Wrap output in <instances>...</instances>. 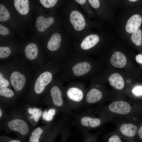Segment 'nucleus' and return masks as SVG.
I'll return each mask as SVG.
<instances>
[{
  "label": "nucleus",
  "instance_id": "1",
  "mask_svg": "<svg viewBox=\"0 0 142 142\" xmlns=\"http://www.w3.org/2000/svg\"><path fill=\"white\" fill-rule=\"evenodd\" d=\"M60 63L48 62L37 68L25 97L27 103H38L47 92L60 70Z\"/></svg>",
  "mask_w": 142,
  "mask_h": 142
},
{
  "label": "nucleus",
  "instance_id": "2",
  "mask_svg": "<svg viewBox=\"0 0 142 142\" xmlns=\"http://www.w3.org/2000/svg\"><path fill=\"white\" fill-rule=\"evenodd\" d=\"M1 63L8 72L12 87L19 97L29 88L37 68L26 60L16 58Z\"/></svg>",
  "mask_w": 142,
  "mask_h": 142
},
{
  "label": "nucleus",
  "instance_id": "3",
  "mask_svg": "<svg viewBox=\"0 0 142 142\" xmlns=\"http://www.w3.org/2000/svg\"><path fill=\"white\" fill-rule=\"evenodd\" d=\"M74 58L60 62L61 68L58 74L64 82L86 80L93 71V64L86 58Z\"/></svg>",
  "mask_w": 142,
  "mask_h": 142
},
{
  "label": "nucleus",
  "instance_id": "4",
  "mask_svg": "<svg viewBox=\"0 0 142 142\" xmlns=\"http://www.w3.org/2000/svg\"><path fill=\"white\" fill-rule=\"evenodd\" d=\"M25 114L14 112L8 115L2 123L1 127L7 133H14L25 141L26 137L31 131V128Z\"/></svg>",
  "mask_w": 142,
  "mask_h": 142
},
{
  "label": "nucleus",
  "instance_id": "5",
  "mask_svg": "<svg viewBox=\"0 0 142 142\" xmlns=\"http://www.w3.org/2000/svg\"><path fill=\"white\" fill-rule=\"evenodd\" d=\"M63 81L58 74L44 95L42 102L45 104H52L57 107L62 106L64 103Z\"/></svg>",
  "mask_w": 142,
  "mask_h": 142
},
{
  "label": "nucleus",
  "instance_id": "6",
  "mask_svg": "<svg viewBox=\"0 0 142 142\" xmlns=\"http://www.w3.org/2000/svg\"><path fill=\"white\" fill-rule=\"evenodd\" d=\"M85 84L83 82H71L64 87L63 93L68 100L75 103L82 102L86 90Z\"/></svg>",
  "mask_w": 142,
  "mask_h": 142
},
{
  "label": "nucleus",
  "instance_id": "7",
  "mask_svg": "<svg viewBox=\"0 0 142 142\" xmlns=\"http://www.w3.org/2000/svg\"><path fill=\"white\" fill-rule=\"evenodd\" d=\"M138 126L132 122H124L118 126L116 132L125 142H137Z\"/></svg>",
  "mask_w": 142,
  "mask_h": 142
},
{
  "label": "nucleus",
  "instance_id": "8",
  "mask_svg": "<svg viewBox=\"0 0 142 142\" xmlns=\"http://www.w3.org/2000/svg\"><path fill=\"white\" fill-rule=\"evenodd\" d=\"M24 52L26 58V60L37 68L47 63L38 57L39 50L37 45L35 44L31 43L27 45L24 48Z\"/></svg>",
  "mask_w": 142,
  "mask_h": 142
},
{
  "label": "nucleus",
  "instance_id": "9",
  "mask_svg": "<svg viewBox=\"0 0 142 142\" xmlns=\"http://www.w3.org/2000/svg\"><path fill=\"white\" fill-rule=\"evenodd\" d=\"M109 112L112 114L121 116L130 115L134 109L128 102L122 100L115 101L111 103L108 106Z\"/></svg>",
  "mask_w": 142,
  "mask_h": 142
},
{
  "label": "nucleus",
  "instance_id": "10",
  "mask_svg": "<svg viewBox=\"0 0 142 142\" xmlns=\"http://www.w3.org/2000/svg\"><path fill=\"white\" fill-rule=\"evenodd\" d=\"M24 112L28 121L33 126L37 124L42 113L40 108L27 103L24 106Z\"/></svg>",
  "mask_w": 142,
  "mask_h": 142
},
{
  "label": "nucleus",
  "instance_id": "11",
  "mask_svg": "<svg viewBox=\"0 0 142 142\" xmlns=\"http://www.w3.org/2000/svg\"><path fill=\"white\" fill-rule=\"evenodd\" d=\"M50 128V126L48 124L36 128L28 135L27 142H41L49 133Z\"/></svg>",
  "mask_w": 142,
  "mask_h": 142
},
{
  "label": "nucleus",
  "instance_id": "12",
  "mask_svg": "<svg viewBox=\"0 0 142 142\" xmlns=\"http://www.w3.org/2000/svg\"><path fill=\"white\" fill-rule=\"evenodd\" d=\"M18 98L14 91L11 89L0 85V103L4 105L9 104Z\"/></svg>",
  "mask_w": 142,
  "mask_h": 142
},
{
  "label": "nucleus",
  "instance_id": "13",
  "mask_svg": "<svg viewBox=\"0 0 142 142\" xmlns=\"http://www.w3.org/2000/svg\"><path fill=\"white\" fill-rule=\"evenodd\" d=\"M95 86V87L92 86L86 92L85 100L87 103L92 104L98 102L103 98V94L98 88L99 84H96Z\"/></svg>",
  "mask_w": 142,
  "mask_h": 142
},
{
  "label": "nucleus",
  "instance_id": "14",
  "mask_svg": "<svg viewBox=\"0 0 142 142\" xmlns=\"http://www.w3.org/2000/svg\"><path fill=\"white\" fill-rule=\"evenodd\" d=\"M70 18L71 23L76 30L81 31L84 28L86 24L85 19L78 11H72L70 14Z\"/></svg>",
  "mask_w": 142,
  "mask_h": 142
},
{
  "label": "nucleus",
  "instance_id": "15",
  "mask_svg": "<svg viewBox=\"0 0 142 142\" xmlns=\"http://www.w3.org/2000/svg\"><path fill=\"white\" fill-rule=\"evenodd\" d=\"M142 19L141 16L138 14L132 16L128 20L125 30L129 33H133L139 29L141 26Z\"/></svg>",
  "mask_w": 142,
  "mask_h": 142
},
{
  "label": "nucleus",
  "instance_id": "16",
  "mask_svg": "<svg viewBox=\"0 0 142 142\" xmlns=\"http://www.w3.org/2000/svg\"><path fill=\"white\" fill-rule=\"evenodd\" d=\"M110 62L115 67L121 68L124 67L126 64L127 60L125 55L118 51L115 52L111 56Z\"/></svg>",
  "mask_w": 142,
  "mask_h": 142
},
{
  "label": "nucleus",
  "instance_id": "17",
  "mask_svg": "<svg viewBox=\"0 0 142 142\" xmlns=\"http://www.w3.org/2000/svg\"><path fill=\"white\" fill-rule=\"evenodd\" d=\"M99 40V36L95 34H91L86 37L82 42L80 47L84 50H88L95 46Z\"/></svg>",
  "mask_w": 142,
  "mask_h": 142
},
{
  "label": "nucleus",
  "instance_id": "18",
  "mask_svg": "<svg viewBox=\"0 0 142 142\" xmlns=\"http://www.w3.org/2000/svg\"><path fill=\"white\" fill-rule=\"evenodd\" d=\"M61 42L60 35L58 33H55L53 34L47 43V49L50 52H56L60 48Z\"/></svg>",
  "mask_w": 142,
  "mask_h": 142
},
{
  "label": "nucleus",
  "instance_id": "19",
  "mask_svg": "<svg viewBox=\"0 0 142 142\" xmlns=\"http://www.w3.org/2000/svg\"><path fill=\"white\" fill-rule=\"evenodd\" d=\"M54 22L52 17L45 18L42 16L38 17L36 20V27L38 31L43 32L51 25Z\"/></svg>",
  "mask_w": 142,
  "mask_h": 142
},
{
  "label": "nucleus",
  "instance_id": "20",
  "mask_svg": "<svg viewBox=\"0 0 142 142\" xmlns=\"http://www.w3.org/2000/svg\"><path fill=\"white\" fill-rule=\"evenodd\" d=\"M111 86L118 90L122 89L124 87V82L121 75L118 73H114L108 78Z\"/></svg>",
  "mask_w": 142,
  "mask_h": 142
},
{
  "label": "nucleus",
  "instance_id": "21",
  "mask_svg": "<svg viewBox=\"0 0 142 142\" xmlns=\"http://www.w3.org/2000/svg\"><path fill=\"white\" fill-rule=\"evenodd\" d=\"M0 85L12 88L9 74L1 63L0 64Z\"/></svg>",
  "mask_w": 142,
  "mask_h": 142
},
{
  "label": "nucleus",
  "instance_id": "22",
  "mask_svg": "<svg viewBox=\"0 0 142 142\" xmlns=\"http://www.w3.org/2000/svg\"><path fill=\"white\" fill-rule=\"evenodd\" d=\"M14 5L17 11L20 14L26 15L29 11V1L28 0H14Z\"/></svg>",
  "mask_w": 142,
  "mask_h": 142
},
{
  "label": "nucleus",
  "instance_id": "23",
  "mask_svg": "<svg viewBox=\"0 0 142 142\" xmlns=\"http://www.w3.org/2000/svg\"><path fill=\"white\" fill-rule=\"evenodd\" d=\"M81 123L83 126L95 128L100 125L101 120L98 118L85 116L81 119Z\"/></svg>",
  "mask_w": 142,
  "mask_h": 142
},
{
  "label": "nucleus",
  "instance_id": "24",
  "mask_svg": "<svg viewBox=\"0 0 142 142\" xmlns=\"http://www.w3.org/2000/svg\"><path fill=\"white\" fill-rule=\"evenodd\" d=\"M132 41L136 45L140 46L142 44V33L139 29L132 33L131 36Z\"/></svg>",
  "mask_w": 142,
  "mask_h": 142
},
{
  "label": "nucleus",
  "instance_id": "25",
  "mask_svg": "<svg viewBox=\"0 0 142 142\" xmlns=\"http://www.w3.org/2000/svg\"><path fill=\"white\" fill-rule=\"evenodd\" d=\"M10 14L5 6L1 4H0V21H4L7 20L9 18Z\"/></svg>",
  "mask_w": 142,
  "mask_h": 142
},
{
  "label": "nucleus",
  "instance_id": "26",
  "mask_svg": "<svg viewBox=\"0 0 142 142\" xmlns=\"http://www.w3.org/2000/svg\"><path fill=\"white\" fill-rule=\"evenodd\" d=\"M123 140L115 131L109 134L107 138L106 142H124Z\"/></svg>",
  "mask_w": 142,
  "mask_h": 142
},
{
  "label": "nucleus",
  "instance_id": "27",
  "mask_svg": "<svg viewBox=\"0 0 142 142\" xmlns=\"http://www.w3.org/2000/svg\"><path fill=\"white\" fill-rule=\"evenodd\" d=\"M11 50L8 47H0V58L6 59L8 58L11 53Z\"/></svg>",
  "mask_w": 142,
  "mask_h": 142
},
{
  "label": "nucleus",
  "instance_id": "28",
  "mask_svg": "<svg viewBox=\"0 0 142 142\" xmlns=\"http://www.w3.org/2000/svg\"><path fill=\"white\" fill-rule=\"evenodd\" d=\"M25 141L20 138L14 139L5 135H1L0 137V142H25Z\"/></svg>",
  "mask_w": 142,
  "mask_h": 142
},
{
  "label": "nucleus",
  "instance_id": "29",
  "mask_svg": "<svg viewBox=\"0 0 142 142\" xmlns=\"http://www.w3.org/2000/svg\"><path fill=\"white\" fill-rule=\"evenodd\" d=\"M40 3L45 7L49 8L53 7L57 3V0H40Z\"/></svg>",
  "mask_w": 142,
  "mask_h": 142
},
{
  "label": "nucleus",
  "instance_id": "30",
  "mask_svg": "<svg viewBox=\"0 0 142 142\" xmlns=\"http://www.w3.org/2000/svg\"><path fill=\"white\" fill-rule=\"evenodd\" d=\"M4 104L0 103V120L1 121H3L8 116V115L6 114L4 109Z\"/></svg>",
  "mask_w": 142,
  "mask_h": 142
},
{
  "label": "nucleus",
  "instance_id": "31",
  "mask_svg": "<svg viewBox=\"0 0 142 142\" xmlns=\"http://www.w3.org/2000/svg\"><path fill=\"white\" fill-rule=\"evenodd\" d=\"M132 93L136 96H142V87L138 86L132 90Z\"/></svg>",
  "mask_w": 142,
  "mask_h": 142
},
{
  "label": "nucleus",
  "instance_id": "32",
  "mask_svg": "<svg viewBox=\"0 0 142 142\" xmlns=\"http://www.w3.org/2000/svg\"><path fill=\"white\" fill-rule=\"evenodd\" d=\"M55 130H54L51 132L49 133L44 138L41 142H51V139L55 133Z\"/></svg>",
  "mask_w": 142,
  "mask_h": 142
},
{
  "label": "nucleus",
  "instance_id": "33",
  "mask_svg": "<svg viewBox=\"0 0 142 142\" xmlns=\"http://www.w3.org/2000/svg\"><path fill=\"white\" fill-rule=\"evenodd\" d=\"M137 142H142V124L138 126Z\"/></svg>",
  "mask_w": 142,
  "mask_h": 142
},
{
  "label": "nucleus",
  "instance_id": "34",
  "mask_svg": "<svg viewBox=\"0 0 142 142\" xmlns=\"http://www.w3.org/2000/svg\"><path fill=\"white\" fill-rule=\"evenodd\" d=\"M89 3L94 8H97L100 5V3L98 0H88Z\"/></svg>",
  "mask_w": 142,
  "mask_h": 142
},
{
  "label": "nucleus",
  "instance_id": "35",
  "mask_svg": "<svg viewBox=\"0 0 142 142\" xmlns=\"http://www.w3.org/2000/svg\"><path fill=\"white\" fill-rule=\"evenodd\" d=\"M9 33L8 29L5 27L0 24V34L2 35L8 34Z\"/></svg>",
  "mask_w": 142,
  "mask_h": 142
},
{
  "label": "nucleus",
  "instance_id": "36",
  "mask_svg": "<svg viewBox=\"0 0 142 142\" xmlns=\"http://www.w3.org/2000/svg\"><path fill=\"white\" fill-rule=\"evenodd\" d=\"M135 60L137 62L142 64V54H140L137 55L135 57Z\"/></svg>",
  "mask_w": 142,
  "mask_h": 142
},
{
  "label": "nucleus",
  "instance_id": "37",
  "mask_svg": "<svg viewBox=\"0 0 142 142\" xmlns=\"http://www.w3.org/2000/svg\"><path fill=\"white\" fill-rule=\"evenodd\" d=\"M47 112L48 115L53 116L55 113L56 110L54 108H52L49 109Z\"/></svg>",
  "mask_w": 142,
  "mask_h": 142
},
{
  "label": "nucleus",
  "instance_id": "38",
  "mask_svg": "<svg viewBox=\"0 0 142 142\" xmlns=\"http://www.w3.org/2000/svg\"><path fill=\"white\" fill-rule=\"evenodd\" d=\"M48 115L47 111L45 110L42 112V117L43 119L44 120H45L46 118Z\"/></svg>",
  "mask_w": 142,
  "mask_h": 142
},
{
  "label": "nucleus",
  "instance_id": "39",
  "mask_svg": "<svg viewBox=\"0 0 142 142\" xmlns=\"http://www.w3.org/2000/svg\"><path fill=\"white\" fill-rule=\"evenodd\" d=\"M75 1L81 4H83L85 3L86 1L85 0H75Z\"/></svg>",
  "mask_w": 142,
  "mask_h": 142
},
{
  "label": "nucleus",
  "instance_id": "40",
  "mask_svg": "<svg viewBox=\"0 0 142 142\" xmlns=\"http://www.w3.org/2000/svg\"><path fill=\"white\" fill-rule=\"evenodd\" d=\"M53 118V117L52 116H50L48 115L45 120V121H50Z\"/></svg>",
  "mask_w": 142,
  "mask_h": 142
},
{
  "label": "nucleus",
  "instance_id": "41",
  "mask_svg": "<svg viewBox=\"0 0 142 142\" xmlns=\"http://www.w3.org/2000/svg\"><path fill=\"white\" fill-rule=\"evenodd\" d=\"M137 0H129V1H131V2H135L136 1H137Z\"/></svg>",
  "mask_w": 142,
  "mask_h": 142
}]
</instances>
